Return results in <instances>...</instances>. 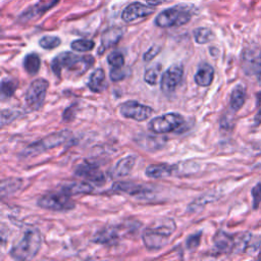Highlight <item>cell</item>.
Listing matches in <instances>:
<instances>
[{
    "label": "cell",
    "instance_id": "obj_1",
    "mask_svg": "<svg viewBox=\"0 0 261 261\" xmlns=\"http://www.w3.org/2000/svg\"><path fill=\"white\" fill-rule=\"evenodd\" d=\"M175 229L173 219H164L158 224H153L143 233V242L149 250L161 249L169 242L170 237Z\"/></svg>",
    "mask_w": 261,
    "mask_h": 261
},
{
    "label": "cell",
    "instance_id": "obj_2",
    "mask_svg": "<svg viewBox=\"0 0 261 261\" xmlns=\"http://www.w3.org/2000/svg\"><path fill=\"white\" fill-rule=\"evenodd\" d=\"M41 248V235L37 228H27L18 242L10 250V256L16 260L33 259Z\"/></svg>",
    "mask_w": 261,
    "mask_h": 261
},
{
    "label": "cell",
    "instance_id": "obj_3",
    "mask_svg": "<svg viewBox=\"0 0 261 261\" xmlns=\"http://www.w3.org/2000/svg\"><path fill=\"white\" fill-rule=\"evenodd\" d=\"M190 5H176L164 9L155 18V25L160 28H171L183 26L187 24L192 17Z\"/></svg>",
    "mask_w": 261,
    "mask_h": 261
},
{
    "label": "cell",
    "instance_id": "obj_4",
    "mask_svg": "<svg viewBox=\"0 0 261 261\" xmlns=\"http://www.w3.org/2000/svg\"><path fill=\"white\" fill-rule=\"evenodd\" d=\"M70 135V132H69L68 130L51 134L48 137L29 145L22 152V156L23 157H32V156H37L49 149L55 148L57 146L62 145L66 141H68Z\"/></svg>",
    "mask_w": 261,
    "mask_h": 261
},
{
    "label": "cell",
    "instance_id": "obj_5",
    "mask_svg": "<svg viewBox=\"0 0 261 261\" xmlns=\"http://www.w3.org/2000/svg\"><path fill=\"white\" fill-rule=\"evenodd\" d=\"M184 122L185 120L180 113L169 112L151 120L148 123V130L155 134H165L180 129Z\"/></svg>",
    "mask_w": 261,
    "mask_h": 261
},
{
    "label": "cell",
    "instance_id": "obj_6",
    "mask_svg": "<svg viewBox=\"0 0 261 261\" xmlns=\"http://www.w3.org/2000/svg\"><path fill=\"white\" fill-rule=\"evenodd\" d=\"M37 204L41 208L52 211H70L76 207L75 202L64 192L44 195L39 198Z\"/></svg>",
    "mask_w": 261,
    "mask_h": 261
},
{
    "label": "cell",
    "instance_id": "obj_7",
    "mask_svg": "<svg viewBox=\"0 0 261 261\" xmlns=\"http://www.w3.org/2000/svg\"><path fill=\"white\" fill-rule=\"evenodd\" d=\"M92 56H79L72 52H61L60 54L54 57L51 62V69L53 70L55 76L59 77L62 69H68L70 70H76V68L79 64H89L91 65L93 61Z\"/></svg>",
    "mask_w": 261,
    "mask_h": 261
},
{
    "label": "cell",
    "instance_id": "obj_8",
    "mask_svg": "<svg viewBox=\"0 0 261 261\" xmlns=\"http://www.w3.org/2000/svg\"><path fill=\"white\" fill-rule=\"evenodd\" d=\"M49 83L45 79H37L31 83L26 92V103L33 110L39 109L45 100Z\"/></svg>",
    "mask_w": 261,
    "mask_h": 261
},
{
    "label": "cell",
    "instance_id": "obj_9",
    "mask_svg": "<svg viewBox=\"0 0 261 261\" xmlns=\"http://www.w3.org/2000/svg\"><path fill=\"white\" fill-rule=\"evenodd\" d=\"M153 112L152 107L133 100L124 102L121 105V113L123 118L137 122H144L149 119Z\"/></svg>",
    "mask_w": 261,
    "mask_h": 261
},
{
    "label": "cell",
    "instance_id": "obj_10",
    "mask_svg": "<svg viewBox=\"0 0 261 261\" xmlns=\"http://www.w3.org/2000/svg\"><path fill=\"white\" fill-rule=\"evenodd\" d=\"M242 68L248 76H254L261 86V53L254 49H245L242 53Z\"/></svg>",
    "mask_w": 261,
    "mask_h": 261
},
{
    "label": "cell",
    "instance_id": "obj_11",
    "mask_svg": "<svg viewBox=\"0 0 261 261\" xmlns=\"http://www.w3.org/2000/svg\"><path fill=\"white\" fill-rule=\"evenodd\" d=\"M184 76V69L182 66L174 65L166 70L161 77L160 87L162 92L171 94L174 92L176 87L181 84Z\"/></svg>",
    "mask_w": 261,
    "mask_h": 261
},
{
    "label": "cell",
    "instance_id": "obj_12",
    "mask_svg": "<svg viewBox=\"0 0 261 261\" xmlns=\"http://www.w3.org/2000/svg\"><path fill=\"white\" fill-rule=\"evenodd\" d=\"M154 13V8L140 2H134L123 9L122 18L126 23H132L137 19L144 18Z\"/></svg>",
    "mask_w": 261,
    "mask_h": 261
},
{
    "label": "cell",
    "instance_id": "obj_13",
    "mask_svg": "<svg viewBox=\"0 0 261 261\" xmlns=\"http://www.w3.org/2000/svg\"><path fill=\"white\" fill-rule=\"evenodd\" d=\"M75 174L80 177H84V179L95 183L96 185H102L105 183V176L103 173L98 169L97 164L95 163H82L80 164L75 171Z\"/></svg>",
    "mask_w": 261,
    "mask_h": 261
},
{
    "label": "cell",
    "instance_id": "obj_14",
    "mask_svg": "<svg viewBox=\"0 0 261 261\" xmlns=\"http://www.w3.org/2000/svg\"><path fill=\"white\" fill-rule=\"evenodd\" d=\"M112 190L117 192H122L127 193L131 196H138L140 198H147L148 195H150V190L147 188L138 185L131 182H117L112 186Z\"/></svg>",
    "mask_w": 261,
    "mask_h": 261
},
{
    "label": "cell",
    "instance_id": "obj_15",
    "mask_svg": "<svg viewBox=\"0 0 261 261\" xmlns=\"http://www.w3.org/2000/svg\"><path fill=\"white\" fill-rule=\"evenodd\" d=\"M135 163H136V156L133 155L126 156V157H123L118 161L116 166L112 169L110 175L113 179H121V177L127 176L134 169Z\"/></svg>",
    "mask_w": 261,
    "mask_h": 261
},
{
    "label": "cell",
    "instance_id": "obj_16",
    "mask_svg": "<svg viewBox=\"0 0 261 261\" xmlns=\"http://www.w3.org/2000/svg\"><path fill=\"white\" fill-rule=\"evenodd\" d=\"M235 243H236V238L223 231L218 232L214 237V247L217 251L221 253L234 252Z\"/></svg>",
    "mask_w": 261,
    "mask_h": 261
},
{
    "label": "cell",
    "instance_id": "obj_17",
    "mask_svg": "<svg viewBox=\"0 0 261 261\" xmlns=\"http://www.w3.org/2000/svg\"><path fill=\"white\" fill-rule=\"evenodd\" d=\"M93 190H94L93 186L85 181L66 183L61 188V192L68 194L69 196L90 194L93 192Z\"/></svg>",
    "mask_w": 261,
    "mask_h": 261
},
{
    "label": "cell",
    "instance_id": "obj_18",
    "mask_svg": "<svg viewBox=\"0 0 261 261\" xmlns=\"http://www.w3.org/2000/svg\"><path fill=\"white\" fill-rule=\"evenodd\" d=\"M176 165H171L168 163L152 164L146 169V175L151 179H161V177H168L174 174L175 172Z\"/></svg>",
    "mask_w": 261,
    "mask_h": 261
},
{
    "label": "cell",
    "instance_id": "obj_19",
    "mask_svg": "<svg viewBox=\"0 0 261 261\" xmlns=\"http://www.w3.org/2000/svg\"><path fill=\"white\" fill-rule=\"evenodd\" d=\"M213 78L214 69L209 64H202L198 68L194 80L198 86L208 87L212 84Z\"/></svg>",
    "mask_w": 261,
    "mask_h": 261
},
{
    "label": "cell",
    "instance_id": "obj_20",
    "mask_svg": "<svg viewBox=\"0 0 261 261\" xmlns=\"http://www.w3.org/2000/svg\"><path fill=\"white\" fill-rule=\"evenodd\" d=\"M120 236L116 227H105L94 236L93 242L103 245H113L118 242Z\"/></svg>",
    "mask_w": 261,
    "mask_h": 261
},
{
    "label": "cell",
    "instance_id": "obj_21",
    "mask_svg": "<svg viewBox=\"0 0 261 261\" xmlns=\"http://www.w3.org/2000/svg\"><path fill=\"white\" fill-rule=\"evenodd\" d=\"M166 138L152 137V136L142 135L138 139H136L137 143L141 146V148L148 151H156L163 147Z\"/></svg>",
    "mask_w": 261,
    "mask_h": 261
},
{
    "label": "cell",
    "instance_id": "obj_22",
    "mask_svg": "<svg viewBox=\"0 0 261 261\" xmlns=\"http://www.w3.org/2000/svg\"><path fill=\"white\" fill-rule=\"evenodd\" d=\"M122 30L121 28H109L104 31L101 37V43L104 49L110 48L119 43V41L122 37Z\"/></svg>",
    "mask_w": 261,
    "mask_h": 261
},
{
    "label": "cell",
    "instance_id": "obj_23",
    "mask_svg": "<svg viewBox=\"0 0 261 261\" xmlns=\"http://www.w3.org/2000/svg\"><path fill=\"white\" fill-rule=\"evenodd\" d=\"M246 101V89L243 85H237L231 94V100H229V106L234 112L239 111L244 105Z\"/></svg>",
    "mask_w": 261,
    "mask_h": 261
},
{
    "label": "cell",
    "instance_id": "obj_24",
    "mask_svg": "<svg viewBox=\"0 0 261 261\" xmlns=\"http://www.w3.org/2000/svg\"><path fill=\"white\" fill-rule=\"evenodd\" d=\"M88 87L95 93L102 92L105 88V72L102 69H97L92 72L88 82Z\"/></svg>",
    "mask_w": 261,
    "mask_h": 261
},
{
    "label": "cell",
    "instance_id": "obj_25",
    "mask_svg": "<svg viewBox=\"0 0 261 261\" xmlns=\"http://www.w3.org/2000/svg\"><path fill=\"white\" fill-rule=\"evenodd\" d=\"M41 67V59L37 53H30L24 59V69L30 76L37 75Z\"/></svg>",
    "mask_w": 261,
    "mask_h": 261
},
{
    "label": "cell",
    "instance_id": "obj_26",
    "mask_svg": "<svg viewBox=\"0 0 261 261\" xmlns=\"http://www.w3.org/2000/svg\"><path fill=\"white\" fill-rule=\"evenodd\" d=\"M194 38L198 44H206L214 38V34L210 29L198 28L194 31Z\"/></svg>",
    "mask_w": 261,
    "mask_h": 261
},
{
    "label": "cell",
    "instance_id": "obj_27",
    "mask_svg": "<svg viewBox=\"0 0 261 261\" xmlns=\"http://www.w3.org/2000/svg\"><path fill=\"white\" fill-rule=\"evenodd\" d=\"M17 88V81L10 79V78H4L1 81V96L2 98H9L12 97L16 90Z\"/></svg>",
    "mask_w": 261,
    "mask_h": 261
},
{
    "label": "cell",
    "instance_id": "obj_28",
    "mask_svg": "<svg viewBox=\"0 0 261 261\" xmlns=\"http://www.w3.org/2000/svg\"><path fill=\"white\" fill-rule=\"evenodd\" d=\"M94 46H95V43H94L92 40H86V39L76 40L70 45L71 49H74L75 51H79V52L90 51L94 48Z\"/></svg>",
    "mask_w": 261,
    "mask_h": 261
},
{
    "label": "cell",
    "instance_id": "obj_29",
    "mask_svg": "<svg viewBox=\"0 0 261 261\" xmlns=\"http://www.w3.org/2000/svg\"><path fill=\"white\" fill-rule=\"evenodd\" d=\"M61 43V40L55 36H45L39 41V45L43 49L51 50L58 47Z\"/></svg>",
    "mask_w": 261,
    "mask_h": 261
},
{
    "label": "cell",
    "instance_id": "obj_30",
    "mask_svg": "<svg viewBox=\"0 0 261 261\" xmlns=\"http://www.w3.org/2000/svg\"><path fill=\"white\" fill-rule=\"evenodd\" d=\"M107 61L111 69H122L124 65V57L120 51H113L108 55Z\"/></svg>",
    "mask_w": 261,
    "mask_h": 261
},
{
    "label": "cell",
    "instance_id": "obj_31",
    "mask_svg": "<svg viewBox=\"0 0 261 261\" xmlns=\"http://www.w3.org/2000/svg\"><path fill=\"white\" fill-rule=\"evenodd\" d=\"M157 78H158V71L156 70L154 68L149 69L146 70L144 80L149 85H155L157 83Z\"/></svg>",
    "mask_w": 261,
    "mask_h": 261
},
{
    "label": "cell",
    "instance_id": "obj_32",
    "mask_svg": "<svg viewBox=\"0 0 261 261\" xmlns=\"http://www.w3.org/2000/svg\"><path fill=\"white\" fill-rule=\"evenodd\" d=\"M251 194L253 198V207H254V209H257L259 204L261 203V182L257 183L252 188Z\"/></svg>",
    "mask_w": 261,
    "mask_h": 261
},
{
    "label": "cell",
    "instance_id": "obj_33",
    "mask_svg": "<svg viewBox=\"0 0 261 261\" xmlns=\"http://www.w3.org/2000/svg\"><path fill=\"white\" fill-rule=\"evenodd\" d=\"M201 232L197 233V234H194L192 236H190L189 238H188L187 240V247L188 249L190 250H193V249H196L198 246H199L200 244V241H201Z\"/></svg>",
    "mask_w": 261,
    "mask_h": 261
},
{
    "label": "cell",
    "instance_id": "obj_34",
    "mask_svg": "<svg viewBox=\"0 0 261 261\" xmlns=\"http://www.w3.org/2000/svg\"><path fill=\"white\" fill-rule=\"evenodd\" d=\"M109 76H110L111 81L119 82L126 78V72L122 71V69H111Z\"/></svg>",
    "mask_w": 261,
    "mask_h": 261
},
{
    "label": "cell",
    "instance_id": "obj_35",
    "mask_svg": "<svg viewBox=\"0 0 261 261\" xmlns=\"http://www.w3.org/2000/svg\"><path fill=\"white\" fill-rule=\"evenodd\" d=\"M160 50H161V48L159 46H157V45H154V46L150 47L148 49V51L146 52V53L144 54V60L145 61H150V60H152L156 55H157L159 53Z\"/></svg>",
    "mask_w": 261,
    "mask_h": 261
},
{
    "label": "cell",
    "instance_id": "obj_36",
    "mask_svg": "<svg viewBox=\"0 0 261 261\" xmlns=\"http://www.w3.org/2000/svg\"><path fill=\"white\" fill-rule=\"evenodd\" d=\"M164 1H166V0H147V3H148L149 5L156 6V5H160V4L163 3Z\"/></svg>",
    "mask_w": 261,
    "mask_h": 261
},
{
    "label": "cell",
    "instance_id": "obj_37",
    "mask_svg": "<svg viewBox=\"0 0 261 261\" xmlns=\"http://www.w3.org/2000/svg\"><path fill=\"white\" fill-rule=\"evenodd\" d=\"M253 150L255 154H261V142H258L253 145Z\"/></svg>",
    "mask_w": 261,
    "mask_h": 261
},
{
    "label": "cell",
    "instance_id": "obj_38",
    "mask_svg": "<svg viewBox=\"0 0 261 261\" xmlns=\"http://www.w3.org/2000/svg\"><path fill=\"white\" fill-rule=\"evenodd\" d=\"M254 121H255V123L256 124H260L261 123V109L256 114V117H255V120Z\"/></svg>",
    "mask_w": 261,
    "mask_h": 261
}]
</instances>
